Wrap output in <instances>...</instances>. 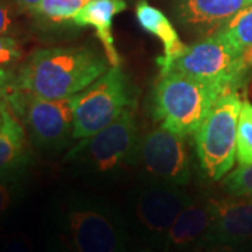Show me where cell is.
<instances>
[{"label": "cell", "instance_id": "2", "mask_svg": "<svg viewBox=\"0 0 252 252\" xmlns=\"http://www.w3.org/2000/svg\"><path fill=\"white\" fill-rule=\"evenodd\" d=\"M58 217L77 252H132L124 219L104 199L72 192L59 202Z\"/></svg>", "mask_w": 252, "mask_h": 252}, {"label": "cell", "instance_id": "5", "mask_svg": "<svg viewBox=\"0 0 252 252\" xmlns=\"http://www.w3.org/2000/svg\"><path fill=\"white\" fill-rule=\"evenodd\" d=\"M243 104L240 90L224 91L193 135L200 171L209 180H221L234 167Z\"/></svg>", "mask_w": 252, "mask_h": 252}, {"label": "cell", "instance_id": "27", "mask_svg": "<svg viewBox=\"0 0 252 252\" xmlns=\"http://www.w3.org/2000/svg\"><path fill=\"white\" fill-rule=\"evenodd\" d=\"M14 77H16V72H13V69L0 67V102L6 101L16 89Z\"/></svg>", "mask_w": 252, "mask_h": 252}, {"label": "cell", "instance_id": "12", "mask_svg": "<svg viewBox=\"0 0 252 252\" xmlns=\"http://www.w3.org/2000/svg\"><path fill=\"white\" fill-rule=\"evenodd\" d=\"M251 4L252 0H178L175 17L182 27L205 38Z\"/></svg>", "mask_w": 252, "mask_h": 252}, {"label": "cell", "instance_id": "17", "mask_svg": "<svg viewBox=\"0 0 252 252\" xmlns=\"http://www.w3.org/2000/svg\"><path fill=\"white\" fill-rule=\"evenodd\" d=\"M27 165L0 171V221L26 193Z\"/></svg>", "mask_w": 252, "mask_h": 252}, {"label": "cell", "instance_id": "10", "mask_svg": "<svg viewBox=\"0 0 252 252\" xmlns=\"http://www.w3.org/2000/svg\"><path fill=\"white\" fill-rule=\"evenodd\" d=\"M135 167L143 180L187 187L190 181V154L187 137L158 126L140 137Z\"/></svg>", "mask_w": 252, "mask_h": 252}, {"label": "cell", "instance_id": "9", "mask_svg": "<svg viewBox=\"0 0 252 252\" xmlns=\"http://www.w3.org/2000/svg\"><path fill=\"white\" fill-rule=\"evenodd\" d=\"M190 198L185 187L143 180L129 196L127 212L133 230L152 248L162 250L172 223Z\"/></svg>", "mask_w": 252, "mask_h": 252}, {"label": "cell", "instance_id": "20", "mask_svg": "<svg viewBox=\"0 0 252 252\" xmlns=\"http://www.w3.org/2000/svg\"><path fill=\"white\" fill-rule=\"evenodd\" d=\"M237 161L238 165L252 164V104L244 101L237 137Z\"/></svg>", "mask_w": 252, "mask_h": 252}, {"label": "cell", "instance_id": "1", "mask_svg": "<svg viewBox=\"0 0 252 252\" xmlns=\"http://www.w3.org/2000/svg\"><path fill=\"white\" fill-rule=\"evenodd\" d=\"M107 55L93 45L41 48L18 66L16 90L49 99L86 90L109 69Z\"/></svg>", "mask_w": 252, "mask_h": 252}, {"label": "cell", "instance_id": "18", "mask_svg": "<svg viewBox=\"0 0 252 252\" xmlns=\"http://www.w3.org/2000/svg\"><path fill=\"white\" fill-rule=\"evenodd\" d=\"M91 0H39L30 13L42 23L64 24L72 23L74 16Z\"/></svg>", "mask_w": 252, "mask_h": 252}, {"label": "cell", "instance_id": "6", "mask_svg": "<svg viewBox=\"0 0 252 252\" xmlns=\"http://www.w3.org/2000/svg\"><path fill=\"white\" fill-rule=\"evenodd\" d=\"M76 95L49 99L14 89L6 101L36 149L59 152L73 137Z\"/></svg>", "mask_w": 252, "mask_h": 252}, {"label": "cell", "instance_id": "11", "mask_svg": "<svg viewBox=\"0 0 252 252\" xmlns=\"http://www.w3.org/2000/svg\"><path fill=\"white\" fill-rule=\"evenodd\" d=\"M212 224L206 238L227 243H252V198L230 195L210 198Z\"/></svg>", "mask_w": 252, "mask_h": 252}, {"label": "cell", "instance_id": "15", "mask_svg": "<svg viewBox=\"0 0 252 252\" xmlns=\"http://www.w3.org/2000/svg\"><path fill=\"white\" fill-rule=\"evenodd\" d=\"M136 20L144 31L158 38L162 42L164 54L157 58L158 67L174 61L175 58L184 54V51L187 49L188 45L181 41L177 30L174 28L168 17L162 13L161 10L156 9L152 4H149L146 0L137 1Z\"/></svg>", "mask_w": 252, "mask_h": 252}, {"label": "cell", "instance_id": "19", "mask_svg": "<svg viewBox=\"0 0 252 252\" xmlns=\"http://www.w3.org/2000/svg\"><path fill=\"white\" fill-rule=\"evenodd\" d=\"M240 54L252 51V4L235 14L224 27L217 31Z\"/></svg>", "mask_w": 252, "mask_h": 252}, {"label": "cell", "instance_id": "29", "mask_svg": "<svg viewBox=\"0 0 252 252\" xmlns=\"http://www.w3.org/2000/svg\"><path fill=\"white\" fill-rule=\"evenodd\" d=\"M140 252H156L153 248H143V250H140Z\"/></svg>", "mask_w": 252, "mask_h": 252}, {"label": "cell", "instance_id": "7", "mask_svg": "<svg viewBox=\"0 0 252 252\" xmlns=\"http://www.w3.org/2000/svg\"><path fill=\"white\" fill-rule=\"evenodd\" d=\"M129 107H136L135 89L121 66H111L76 95L73 139L95 135Z\"/></svg>", "mask_w": 252, "mask_h": 252}, {"label": "cell", "instance_id": "26", "mask_svg": "<svg viewBox=\"0 0 252 252\" xmlns=\"http://www.w3.org/2000/svg\"><path fill=\"white\" fill-rule=\"evenodd\" d=\"M46 252H77L73 247L70 240L63 234L62 231L55 233L49 237L48 245H46Z\"/></svg>", "mask_w": 252, "mask_h": 252}, {"label": "cell", "instance_id": "25", "mask_svg": "<svg viewBox=\"0 0 252 252\" xmlns=\"http://www.w3.org/2000/svg\"><path fill=\"white\" fill-rule=\"evenodd\" d=\"M18 31L17 11L13 4L0 0V35H14Z\"/></svg>", "mask_w": 252, "mask_h": 252}, {"label": "cell", "instance_id": "3", "mask_svg": "<svg viewBox=\"0 0 252 252\" xmlns=\"http://www.w3.org/2000/svg\"><path fill=\"white\" fill-rule=\"evenodd\" d=\"M227 89L189 77L181 73L160 74L152 97V111L156 121L177 135H195L215 101Z\"/></svg>", "mask_w": 252, "mask_h": 252}, {"label": "cell", "instance_id": "8", "mask_svg": "<svg viewBox=\"0 0 252 252\" xmlns=\"http://www.w3.org/2000/svg\"><path fill=\"white\" fill-rule=\"evenodd\" d=\"M136 107L126 108L119 117L95 135L81 142L66 156L101 175H112L125 167L135 165L140 142L135 121Z\"/></svg>", "mask_w": 252, "mask_h": 252}, {"label": "cell", "instance_id": "22", "mask_svg": "<svg viewBox=\"0 0 252 252\" xmlns=\"http://www.w3.org/2000/svg\"><path fill=\"white\" fill-rule=\"evenodd\" d=\"M24 58V48L14 35H0V67L13 69Z\"/></svg>", "mask_w": 252, "mask_h": 252}, {"label": "cell", "instance_id": "23", "mask_svg": "<svg viewBox=\"0 0 252 252\" xmlns=\"http://www.w3.org/2000/svg\"><path fill=\"white\" fill-rule=\"evenodd\" d=\"M0 252H34L30 237L21 231L0 234Z\"/></svg>", "mask_w": 252, "mask_h": 252}, {"label": "cell", "instance_id": "16", "mask_svg": "<svg viewBox=\"0 0 252 252\" xmlns=\"http://www.w3.org/2000/svg\"><path fill=\"white\" fill-rule=\"evenodd\" d=\"M1 125H0V171L18 168L30 162L27 132L7 101L0 102Z\"/></svg>", "mask_w": 252, "mask_h": 252}, {"label": "cell", "instance_id": "14", "mask_svg": "<svg viewBox=\"0 0 252 252\" xmlns=\"http://www.w3.org/2000/svg\"><path fill=\"white\" fill-rule=\"evenodd\" d=\"M126 7L125 0H91L73 18L74 26L95 30L111 66H121V56L112 35V21Z\"/></svg>", "mask_w": 252, "mask_h": 252}, {"label": "cell", "instance_id": "30", "mask_svg": "<svg viewBox=\"0 0 252 252\" xmlns=\"http://www.w3.org/2000/svg\"><path fill=\"white\" fill-rule=\"evenodd\" d=\"M0 125H1V109H0Z\"/></svg>", "mask_w": 252, "mask_h": 252}, {"label": "cell", "instance_id": "21", "mask_svg": "<svg viewBox=\"0 0 252 252\" xmlns=\"http://www.w3.org/2000/svg\"><path fill=\"white\" fill-rule=\"evenodd\" d=\"M223 187L230 195L252 198V164L238 165L237 170L228 172L223 181Z\"/></svg>", "mask_w": 252, "mask_h": 252}, {"label": "cell", "instance_id": "13", "mask_svg": "<svg viewBox=\"0 0 252 252\" xmlns=\"http://www.w3.org/2000/svg\"><path fill=\"white\" fill-rule=\"evenodd\" d=\"M212 213L209 199L190 198L180 212L165 237V252H190L209 234Z\"/></svg>", "mask_w": 252, "mask_h": 252}, {"label": "cell", "instance_id": "24", "mask_svg": "<svg viewBox=\"0 0 252 252\" xmlns=\"http://www.w3.org/2000/svg\"><path fill=\"white\" fill-rule=\"evenodd\" d=\"M193 252H252V243L238 244L205 238Z\"/></svg>", "mask_w": 252, "mask_h": 252}, {"label": "cell", "instance_id": "28", "mask_svg": "<svg viewBox=\"0 0 252 252\" xmlns=\"http://www.w3.org/2000/svg\"><path fill=\"white\" fill-rule=\"evenodd\" d=\"M6 1H9L10 4H13L20 11H30L39 3V0H6Z\"/></svg>", "mask_w": 252, "mask_h": 252}, {"label": "cell", "instance_id": "4", "mask_svg": "<svg viewBox=\"0 0 252 252\" xmlns=\"http://www.w3.org/2000/svg\"><path fill=\"white\" fill-rule=\"evenodd\" d=\"M158 69L160 74L181 73L227 90H240L250 79L252 51L240 54L216 32L188 45L184 54Z\"/></svg>", "mask_w": 252, "mask_h": 252}]
</instances>
